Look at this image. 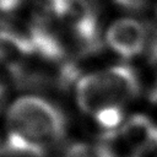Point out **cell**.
Segmentation results:
<instances>
[{"label":"cell","mask_w":157,"mask_h":157,"mask_svg":"<svg viewBox=\"0 0 157 157\" xmlns=\"http://www.w3.org/2000/svg\"><path fill=\"white\" fill-rule=\"evenodd\" d=\"M105 40L117 54L123 58H132L145 47L146 29L141 22L134 18H120L108 28Z\"/></svg>","instance_id":"obj_3"},{"label":"cell","mask_w":157,"mask_h":157,"mask_svg":"<svg viewBox=\"0 0 157 157\" xmlns=\"http://www.w3.org/2000/svg\"><path fill=\"white\" fill-rule=\"evenodd\" d=\"M114 1L121 7H125L129 10H139L146 4L147 0H114Z\"/></svg>","instance_id":"obj_9"},{"label":"cell","mask_w":157,"mask_h":157,"mask_svg":"<svg viewBox=\"0 0 157 157\" xmlns=\"http://www.w3.org/2000/svg\"><path fill=\"white\" fill-rule=\"evenodd\" d=\"M118 135L136 157L157 147V125L141 114L132 115L123 123Z\"/></svg>","instance_id":"obj_4"},{"label":"cell","mask_w":157,"mask_h":157,"mask_svg":"<svg viewBox=\"0 0 157 157\" xmlns=\"http://www.w3.org/2000/svg\"><path fill=\"white\" fill-rule=\"evenodd\" d=\"M45 152L47 147L11 132H7L1 148L4 157H44Z\"/></svg>","instance_id":"obj_6"},{"label":"cell","mask_w":157,"mask_h":157,"mask_svg":"<svg viewBox=\"0 0 157 157\" xmlns=\"http://www.w3.org/2000/svg\"><path fill=\"white\" fill-rule=\"evenodd\" d=\"M64 157H113L109 150L104 145H90V144H74L71 145Z\"/></svg>","instance_id":"obj_8"},{"label":"cell","mask_w":157,"mask_h":157,"mask_svg":"<svg viewBox=\"0 0 157 157\" xmlns=\"http://www.w3.org/2000/svg\"><path fill=\"white\" fill-rule=\"evenodd\" d=\"M97 124L104 129L108 132H114L117 130H119V128L123 125V110L121 107H110V108H105L101 112H98L97 114L93 115Z\"/></svg>","instance_id":"obj_7"},{"label":"cell","mask_w":157,"mask_h":157,"mask_svg":"<svg viewBox=\"0 0 157 157\" xmlns=\"http://www.w3.org/2000/svg\"><path fill=\"white\" fill-rule=\"evenodd\" d=\"M4 93H5V90L0 82V107H1V103H2V99H4Z\"/></svg>","instance_id":"obj_11"},{"label":"cell","mask_w":157,"mask_h":157,"mask_svg":"<svg viewBox=\"0 0 157 157\" xmlns=\"http://www.w3.org/2000/svg\"><path fill=\"white\" fill-rule=\"evenodd\" d=\"M139 80L135 71L128 66H113L82 76L76 83V102L88 114L121 107L139 92Z\"/></svg>","instance_id":"obj_2"},{"label":"cell","mask_w":157,"mask_h":157,"mask_svg":"<svg viewBox=\"0 0 157 157\" xmlns=\"http://www.w3.org/2000/svg\"><path fill=\"white\" fill-rule=\"evenodd\" d=\"M31 54H34V49L26 34L9 29L0 31V63L9 67L13 75Z\"/></svg>","instance_id":"obj_5"},{"label":"cell","mask_w":157,"mask_h":157,"mask_svg":"<svg viewBox=\"0 0 157 157\" xmlns=\"http://www.w3.org/2000/svg\"><path fill=\"white\" fill-rule=\"evenodd\" d=\"M22 0H0V11L1 12H12L15 11Z\"/></svg>","instance_id":"obj_10"},{"label":"cell","mask_w":157,"mask_h":157,"mask_svg":"<svg viewBox=\"0 0 157 157\" xmlns=\"http://www.w3.org/2000/svg\"><path fill=\"white\" fill-rule=\"evenodd\" d=\"M0 157H1V155H0Z\"/></svg>","instance_id":"obj_12"},{"label":"cell","mask_w":157,"mask_h":157,"mask_svg":"<svg viewBox=\"0 0 157 157\" xmlns=\"http://www.w3.org/2000/svg\"><path fill=\"white\" fill-rule=\"evenodd\" d=\"M7 132L44 147L59 141L66 129L65 117L52 102L33 94L16 98L6 112Z\"/></svg>","instance_id":"obj_1"}]
</instances>
